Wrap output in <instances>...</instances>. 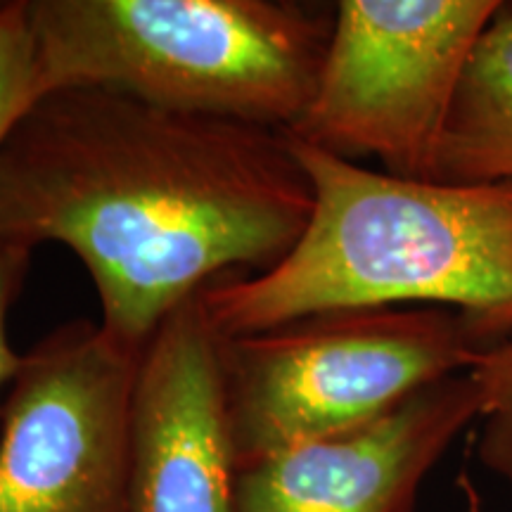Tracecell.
<instances>
[{
    "label": "cell",
    "instance_id": "cell-1",
    "mask_svg": "<svg viewBox=\"0 0 512 512\" xmlns=\"http://www.w3.org/2000/svg\"><path fill=\"white\" fill-rule=\"evenodd\" d=\"M311 209L285 131L112 88L38 95L0 147V245L72 249L131 349L214 280L278 266Z\"/></svg>",
    "mask_w": 512,
    "mask_h": 512
},
{
    "label": "cell",
    "instance_id": "cell-2",
    "mask_svg": "<svg viewBox=\"0 0 512 512\" xmlns=\"http://www.w3.org/2000/svg\"><path fill=\"white\" fill-rule=\"evenodd\" d=\"M287 140L309 176L311 219L271 271L200 292L223 337L377 306H446L491 344L510 335L512 183L413 181Z\"/></svg>",
    "mask_w": 512,
    "mask_h": 512
},
{
    "label": "cell",
    "instance_id": "cell-3",
    "mask_svg": "<svg viewBox=\"0 0 512 512\" xmlns=\"http://www.w3.org/2000/svg\"><path fill=\"white\" fill-rule=\"evenodd\" d=\"M38 95L100 86L287 131L316 93L335 10L290 0H24Z\"/></svg>",
    "mask_w": 512,
    "mask_h": 512
},
{
    "label": "cell",
    "instance_id": "cell-4",
    "mask_svg": "<svg viewBox=\"0 0 512 512\" xmlns=\"http://www.w3.org/2000/svg\"><path fill=\"white\" fill-rule=\"evenodd\" d=\"M489 344L475 320L446 306L337 309L223 337L238 472L384 418L420 389L467 373Z\"/></svg>",
    "mask_w": 512,
    "mask_h": 512
},
{
    "label": "cell",
    "instance_id": "cell-5",
    "mask_svg": "<svg viewBox=\"0 0 512 512\" xmlns=\"http://www.w3.org/2000/svg\"><path fill=\"white\" fill-rule=\"evenodd\" d=\"M498 0H342L316 93L287 136L434 181L446 121Z\"/></svg>",
    "mask_w": 512,
    "mask_h": 512
},
{
    "label": "cell",
    "instance_id": "cell-6",
    "mask_svg": "<svg viewBox=\"0 0 512 512\" xmlns=\"http://www.w3.org/2000/svg\"><path fill=\"white\" fill-rule=\"evenodd\" d=\"M140 356L88 320L24 351L0 413V512H131Z\"/></svg>",
    "mask_w": 512,
    "mask_h": 512
},
{
    "label": "cell",
    "instance_id": "cell-7",
    "mask_svg": "<svg viewBox=\"0 0 512 512\" xmlns=\"http://www.w3.org/2000/svg\"><path fill=\"white\" fill-rule=\"evenodd\" d=\"M223 335L202 294L145 344L131 401V512H235Z\"/></svg>",
    "mask_w": 512,
    "mask_h": 512
},
{
    "label": "cell",
    "instance_id": "cell-8",
    "mask_svg": "<svg viewBox=\"0 0 512 512\" xmlns=\"http://www.w3.org/2000/svg\"><path fill=\"white\" fill-rule=\"evenodd\" d=\"M479 413L472 375L446 377L366 427L240 470L235 512H418L425 477Z\"/></svg>",
    "mask_w": 512,
    "mask_h": 512
},
{
    "label": "cell",
    "instance_id": "cell-9",
    "mask_svg": "<svg viewBox=\"0 0 512 512\" xmlns=\"http://www.w3.org/2000/svg\"><path fill=\"white\" fill-rule=\"evenodd\" d=\"M434 181L512 183V10L505 3L479 36L465 67Z\"/></svg>",
    "mask_w": 512,
    "mask_h": 512
},
{
    "label": "cell",
    "instance_id": "cell-10",
    "mask_svg": "<svg viewBox=\"0 0 512 512\" xmlns=\"http://www.w3.org/2000/svg\"><path fill=\"white\" fill-rule=\"evenodd\" d=\"M467 373L482 394L477 458L512 494V332L479 351Z\"/></svg>",
    "mask_w": 512,
    "mask_h": 512
},
{
    "label": "cell",
    "instance_id": "cell-11",
    "mask_svg": "<svg viewBox=\"0 0 512 512\" xmlns=\"http://www.w3.org/2000/svg\"><path fill=\"white\" fill-rule=\"evenodd\" d=\"M36 98V57L24 0L0 3V147Z\"/></svg>",
    "mask_w": 512,
    "mask_h": 512
},
{
    "label": "cell",
    "instance_id": "cell-12",
    "mask_svg": "<svg viewBox=\"0 0 512 512\" xmlns=\"http://www.w3.org/2000/svg\"><path fill=\"white\" fill-rule=\"evenodd\" d=\"M31 249L0 245V413H3V392H8L12 380H15L22 354L12 349L8 337L10 309L22 292L24 280H27L31 266Z\"/></svg>",
    "mask_w": 512,
    "mask_h": 512
},
{
    "label": "cell",
    "instance_id": "cell-13",
    "mask_svg": "<svg viewBox=\"0 0 512 512\" xmlns=\"http://www.w3.org/2000/svg\"><path fill=\"white\" fill-rule=\"evenodd\" d=\"M460 486H463V494H465V512H482V503H479L477 489L475 484L470 482V477L460 475Z\"/></svg>",
    "mask_w": 512,
    "mask_h": 512
}]
</instances>
